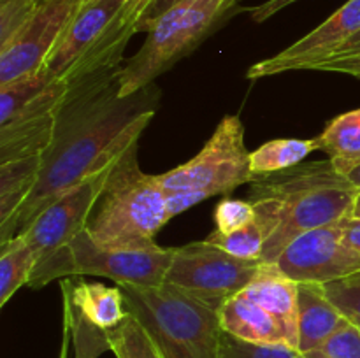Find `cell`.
<instances>
[{
    "mask_svg": "<svg viewBox=\"0 0 360 358\" xmlns=\"http://www.w3.org/2000/svg\"><path fill=\"white\" fill-rule=\"evenodd\" d=\"M56 116L53 142L42 157L41 174L16 216L0 227V244L27 230L56 197L118 160L141 139L155 118V83L122 97V67L69 79Z\"/></svg>",
    "mask_w": 360,
    "mask_h": 358,
    "instance_id": "cell-1",
    "label": "cell"
},
{
    "mask_svg": "<svg viewBox=\"0 0 360 358\" xmlns=\"http://www.w3.org/2000/svg\"><path fill=\"white\" fill-rule=\"evenodd\" d=\"M357 193L329 158L257 175L246 200L266 237L262 262H276L299 235L350 216Z\"/></svg>",
    "mask_w": 360,
    "mask_h": 358,
    "instance_id": "cell-2",
    "label": "cell"
},
{
    "mask_svg": "<svg viewBox=\"0 0 360 358\" xmlns=\"http://www.w3.org/2000/svg\"><path fill=\"white\" fill-rule=\"evenodd\" d=\"M137 151L139 140L116 160L84 228L98 248H157L158 232L172 220L160 179L141 168Z\"/></svg>",
    "mask_w": 360,
    "mask_h": 358,
    "instance_id": "cell-3",
    "label": "cell"
},
{
    "mask_svg": "<svg viewBox=\"0 0 360 358\" xmlns=\"http://www.w3.org/2000/svg\"><path fill=\"white\" fill-rule=\"evenodd\" d=\"M127 311L141 321L162 358H221L224 329L220 304L188 293L174 284H118Z\"/></svg>",
    "mask_w": 360,
    "mask_h": 358,
    "instance_id": "cell-4",
    "label": "cell"
},
{
    "mask_svg": "<svg viewBox=\"0 0 360 358\" xmlns=\"http://www.w3.org/2000/svg\"><path fill=\"white\" fill-rule=\"evenodd\" d=\"M241 118L220 119L202 150L183 165L158 174L171 218L217 195H229L257 178L250 164Z\"/></svg>",
    "mask_w": 360,
    "mask_h": 358,
    "instance_id": "cell-5",
    "label": "cell"
},
{
    "mask_svg": "<svg viewBox=\"0 0 360 358\" xmlns=\"http://www.w3.org/2000/svg\"><path fill=\"white\" fill-rule=\"evenodd\" d=\"M232 9V0H181L151 21L144 44L122 65L120 95L129 97L153 84Z\"/></svg>",
    "mask_w": 360,
    "mask_h": 358,
    "instance_id": "cell-6",
    "label": "cell"
},
{
    "mask_svg": "<svg viewBox=\"0 0 360 358\" xmlns=\"http://www.w3.org/2000/svg\"><path fill=\"white\" fill-rule=\"evenodd\" d=\"M174 248L104 249L98 248L86 232L77 235L62 253L35 267L30 288H42L65 277H108L116 284L160 286L167 279Z\"/></svg>",
    "mask_w": 360,
    "mask_h": 358,
    "instance_id": "cell-7",
    "label": "cell"
},
{
    "mask_svg": "<svg viewBox=\"0 0 360 358\" xmlns=\"http://www.w3.org/2000/svg\"><path fill=\"white\" fill-rule=\"evenodd\" d=\"M260 269V260H241L207 241L174 248L165 283L220 304L245 290Z\"/></svg>",
    "mask_w": 360,
    "mask_h": 358,
    "instance_id": "cell-8",
    "label": "cell"
},
{
    "mask_svg": "<svg viewBox=\"0 0 360 358\" xmlns=\"http://www.w3.org/2000/svg\"><path fill=\"white\" fill-rule=\"evenodd\" d=\"M115 164L116 161H112L111 165L56 197L34 218L27 230L21 232L20 235L35 253V267L62 253L77 235L83 234Z\"/></svg>",
    "mask_w": 360,
    "mask_h": 358,
    "instance_id": "cell-9",
    "label": "cell"
},
{
    "mask_svg": "<svg viewBox=\"0 0 360 358\" xmlns=\"http://www.w3.org/2000/svg\"><path fill=\"white\" fill-rule=\"evenodd\" d=\"M81 0H44L27 23L0 48V84L42 69L76 14Z\"/></svg>",
    "mask_w": 360,
    "mask_h": 358,
    "instance_id": "cell-10",
    "label": "cell"
},
{
    "mask_svg": "<svg viewBox=\"0 0 360 358\" xmlns=\"http://www.w3.org/2000/svg\"><path fill=\"white\" fill-rule=\"evenodd\" d=\"M297 283H330L360 272V253L341 241L340 221L299 235L276 258Z\"/></svg>",
    "mask_w": 360,
    "mask_h": 358,
    "instance_id": "cell-11",
    "label": "cell"
},
{
    "mask_svg": "<svg viewBox=\"0 0 360 358\" xmlns=\"http://www.w3.org/2000/svg\"><path fill=\"white\" fill-rule=\"evenodd\" d=\"M360 30V0H348L322 25L306 34L283 51L253 63L248 79L276 76L292 70H313V67L333 58L348 39Z\"/></svg>",
    "mask_w": 360,
    "mask_h": 358,
    "instance_id": "cell-12",
    "label": "cell"
},
{
    "mask_svg": "<svg viewBox=\"0 0 360 358\" xmlns=\"http://www.w3.org/2000/svg\"><path fill=\"white\" fill-rule=\"evenodd\" d=\"M125 0H81L44 67L56 77H67L101 39Z\"/></svg>",
    "mask_w": 360,
    "mask_h": 358,
    "instance_id": "cell-13",
    "label": "cell"
},
{
    "mask_svg": "<svg viewBox=\"0 0 360 358\" xmlns=\"http://www.w3.org/2000/svg\"><path fill=\"white\" fill-rule=\"evenodd\" d=\"M151 4H153V0H125L122 9L112 18L101 39L84 55V58L74 67L67 79L86 76V74L98 72V70L122 67L123 51H125L132 35L141 32V25H143L146 11L150 9Z\"/></svg>",
    "mask_w": 360,
    "mask_h": 358,
    "instance_id": "cell-14",
    "label": "cell"
},
{
    "mask_svg": "<svg viewBox=\"0 0 360 358\" xmlns=\"http://www.w3.org/2000/svg\"><path fill=\"white\" fill-rule=\"evenodd\" d=\"M243 293L276 318L290 346L297 347L299 283L288 277L276 262H262L252 283Z\"/></svg>",
    "mask_w": 360,
    "mask_h": 358,
    "instance_id": "cell-15",
    "label": "cell"
},
{
    "mask_svg": "<svg viewBox=\"0 0 360 358\" xmlns=\"http://www.w3.org/2000/svg\"><path fill=\"white\" fill-rule=\"evenodd\" d=\"M62 298L69 302L79 318L104 332L116 329L129 316L120 286L65 277L62 279Z\"/></svg>",
    "mask_w": 360,
    "mask_h": 358,
    "instance_id": "cell-16",
    "label": "cell"
},
{
    "mask_svg": "<svg viewBox=\"0 0 360 358\" xmlns=\"http://www.w3.org/2000/svg\"><path fill=\"white\" fill-rule=\"evenodd\" d=\"M350 319L333 304L322 283H299L297 350H315Z\"/></svg>",
    "mask_w": 360,
    "mask_h": 358,
    "instance_id": "cell-17",
    "label": "cell"
},
{
    "mask_svg": "<svg viewBox=\"0 0 360 358\" xmlns=\"http://www.w3.org/2000/svg\"><path fill=\"white\" fill-rule=\"evenodd\" d=\"M218 316L224 332L236 339L255 344H288L276 318L243 291L225 298L218 307Z\"/></svg>",
    "mask_w": 360,
    "mask_h": 358,
    "instance_id": "cell-18",
    "label": "cell"
},
{
    "mask_svg": "<svg viewBox=\"0 0 360 358\" xmlns=\"http://www.w3.org/2000/svg\"><path fill=\"white\" fill-rule=\"evenodd\" d=\"M58 111L0 125V164L42 154L53 142Z\"/></svg>",
    "mask_w": 360,
    "mask_h": 358,
    "instance_id": "cell-19",
    "label": "cell"
},
{
    "mask_svg": "<svg viewBox=\"0 0 360 358\" xmlns=\"http://www.w3.org/2000/svg\"><path fill=\"white\" fill-rule=\"evenodd\" d=\"M42 157H28L0 164V227L18 214L41 174Z\"/></svg>",
    "mask_w": 360,
    "mask_h": 358,
    "instance_id": "cell-20",
    "label": "cell"
},
{
    "mask_svg": "<svg viewBox=\"0 0 360 358\" xmlns=\"http://www.w3.org/2000/svg\"><path fill=\"white\" fill-rule=\"evenodd\" d=\"M334 167L347 175L360 165V109L340 114L316 137Z\"/></svg>",
    "mask_w": 360,
    "mask_h": 358,
    "instance_id": "cell-21",
    "label": "cell"
},
{
    "mask_svg": "<svg viewBox=\"0 0 360 358\" xmlns=\"http://www.w3.org/2000/svg\"><path fill=\"white\" fill-rule=\"evenodd\" d=\"M313 151H320L315 139H274L250 153V164L255 175L287 171L302 164Z\"/></svg>",
    "mask_w": 360,
    "mask_h": 358,
    "instance_id": "cell-22",
    "label": "cell"
},
{
    "mask_svg": "<svg viewBox=\"0 0 360 358\" xmlns=\"http://www.w3.org/2000/svg\"><path fill=\"white\" fill-rule=\"evenodd\" d=\"M35 253L21 235L0 244V307L18 290L30 283L35 270Z\"/></svg>",
    "mask_w": 360,
    "mask_h": 358,
    "instance_id": "cell-23",
    "label": "cell"
},
{
    "mask_svg": "<svg viewBox=\"0 0 360 358\" xmlns=\"http://www.w3.org/2000/svg\"><path fill=\"white\" fill-rule=\"evenodd\" d=\"M108 346L116 358H162L148 330L130 312L116 329L109 330Z\"/></svg>",
    "mask_w": 360,
    "mask_h": 358,
    "instance_id": "cell-24",
    "label": "cell"
},
{
    "mask_svg": "<svg viewBox=\"0 0 360 358\" xmlns=\"http://www.w3.org/2000/svg\"><path fill=\"white\" fill-rule=\"evenodd\" d=\"M55 79L56 76H53L46 67H42V69L18 77L11 83L0 84V125L9 121L20 111L21 105L27 104L34 95L44 90Z\"/></svg>",
    "mask_w": 360,
    "mask_h": 358,
    "instance_id": "cell-25",
    "label": "cell"
},
{
    "mask_svg": "<svg viewBox=\"0 0 360 358\" xmlns=\"http://www.w3.org/2000/svg\"><path fill=\"white\" fill-rule=\"evenodd\" d=\"M204 241L241 260H262L264 244H266L264 232L257 221L239 228V230L229 232V234L214 228Z\"/></svg>",
    "mask_w": 360,
    "mask_h": 358,
    "instance_id": "cell-26",
    "label": "cell"
},
{
    "mask_svg": "<svg viewBox=\"0 0 360 358\" xmlns=\"http://www.w3.org/2000/svg\"><path fill=\"white\" fill-rule=\"evenodd\" d=\"M221 358H306L304 353L290 344L245 343L224 333Z\"/></svg>",
    "mask_w": 360,
    "mask_h": 358,
    "instance_id": "cell-27",
    "label": "cell"
},
{
    "mask_svg": "<svg viewBox=\"0 0 360 358\" xmlns=\"http://www.w3.org/2000/svg\"><path fill=\"white\" fill-rule=\"evenodd\" d=\"M306 358H360V326L348 321L336 333L315 350L304 353Z\"/></svg>",
    "mask_w": 360,
    "mask_h": 358,
    "instance_id": "cell-28",
    "label": "cell"
},
{
    "mask_svg": "<svg viewBox=\"0 0 360 358\" xmlns=\"http://www.w3.org/2000/svg\"><path fill=\"white\" fill-rule=\"evenodd\" d=\"M214 221H217V230L224 232V234L239 230L246 225L255 223V207L252 206L250 200L224 199L214 209Z\"/></svg>",
    "mask_w": 360,
    "mask_h": 358,
    "instance_id": "cell-29",
    "label": "cell"
},
{
    "mask_svg": "<svg viewBox=\"0 0 360 358\" xmlns=\"http://www.w3.org/2000/svg\"><path fill=\"white\" fill-rule=\"evenodd\" d=\"M39 4L34 0H4L0 2V48L11 41L34 14Z\"/></svg>",
    "mask_w": 360,
    "mask_h": 358,
    "instance_id": "cell-30",
    "label": "cell"
},
{
    "mask_svg": "<svg viewBox=\"0 0 360 358\" xmlns=\"http://www.w3.org/2000/svg\"><path fill=\"white\" fill-rule=\"evenodd\" d=\"M327 297L333 304L350 319L360 326V283L348 279L330 281L323 284Z\"/></svg>",
    "mask_w": 360,
    "mask_h": 358,
    "instance_id": "cell-31",
    "label": "cell"
},
{
    "mask_svg": "<svg viewBox=\"0 0 360 358\" xmlns=\"http://www.w3.org/2000/svg\"><path fill=\"white\" fill-rule=\"evenodd\" d=\"M313 70H322V72H336L347 74V76L355 77L360 81V55L350 56H333L326 62L313 67Z\"/></svg>",
    "mask_w": 360,
    "mask_h": 358,
    "instance_id": "cell-32",
    "label": "cell"
},
{
    "mask_svg": "<svg viewBox=\"0 0 360 358\" xmlns=\"http://www.w3.org/2000/svg\"><path fill=\"white\" fill-rule=\"evenodd\" d=\"M299 2V0H266V2L259 4L255 7H250V16L255 23H264L269 18H273L274 14H278L280 11H283L285 7L292 6V4Z\"/></svg>",
    "mask_w": 360,
    "mask_h": 358,
    "instance_id": "cell-33",
    "label": "cell"
},
{
    "mask_svg": "<svg viewBox=\"0 0 360 358\" xmlns=\"http://www.w3.org/2000/svg\"><path fill=\"white\" fill-rule=\"evenodd\" d=\"M341 230V241L348 246V248L355 249L360 253V218L347 216L340 221Z\"/></svg>",
    "mask_w": 360,
    "mask_h": 358,
    "instance_id": "cell-34",
    "label": "cell"
},
{
    "mask_svg": "<svg viewBox=\"0 0 360 358\" xmlns=\"http://www.w3.org/2000/svg\"><path fill=\"white\" fill-rule=\"evenodd\" d=\"M178 2H181V0H153V4L150 6V9L146 11V16H144L143 25H141V32H146L148 25H150L151 21L157 20L158 16H162L165 11H169L172 6H176Z\"/></svg>",
    "mask_w": 360,
    "mask_h": 358,
    "instance_id": "cell-35",
    "label": "cell"
},
{
    "mask_svg": "<svg viewBox=\"0 0 360 358\" xmlns=\"http://www.w3.org/2000/svg\"><path fill=\"white\" fill-rule=\"evenodd\" d=\"M350 55H360V30L352 39H348L343 44V48L336 53L334 56H350Z\"/></svg>",
    "mask_w": 360,
    "mask_h": 358,
    "instance_id": "cell-36",
    "label": "cell"
},
{
    "mask_svg": "<svg viewBox=\"0 0 360 358\" xmlns=\"http://www.w3.org/2000/svg\"><path fill=\"white\" fill-rule=\"evenodd\" d=\"M72 340V330L67 319H63V344H62V358H67V351H69V344Z\"/></svg>",
    "mask_w": 360,
    "mask_h": 358,
    "instance_id": "cell-37",
    "label": "cell"
},
{
    "mask_svg": "<svg viewBox=\"0 0 360 358\" xmlns=\"http://www.w3.org/2000/svg\"><path fill=\"white\" fill-rule=\"evenodd\" d=\"M347 178H348V181H350L352 185H354L355 188L360 192V165H357L355 168H352V171L347 174Z\"/></svg>",
    "mask_w": 360,
    "mask_h": 358,
    "instance_id": "cell-38",
    "label": "cell"
},
{
    "mask_svg": "<svg viewBox=\"0 0 360 358\" xmlns=\"http://www.w3.org/2000/svg\"><path fill=\"white\" fill-rule=\"evenodd\" d=\"M352 216L360 218V192L357 193V197H355L354 207H352Z\"/></svg>",
    "mask_w": 360,
    "mask_h": 358,
    "instance_id": "cell-39",
    "label": "cell"
},
{
    "mask_svg": "<svg viewBox=\"0 0 360 358\" xmlns=\"http://www.w3.org/2000/svg\"><path fill=\"white\" fill-rule=\"evenodd\" d=\"M348 281H354V283H360V272H357V274H354V276H350V277H347Z\"/></svg>",
    "mask_w": 360,
    "mask_h": 358,
    "instance_id": "cell-40",
    "label": "cell"
},
{
    "mask_svg": "<svg viewBox=\"0 0 360 358\" xmlns=\"http://www.w3.org/2000/svg\"><path fill=\"white\" fill-rule=\"evenodd\" d=\"M239 0H232V7H236V4H238Z\"/></svg>",
    "mask_w": 360,
    "mask_h": 358,
    "instance_id": "cell-41",
    "label": "cell"
},
{
    "mask_svg": "<svg viewBox=\"0 0 360 358\" xmlns=\"http://www.w3.org/2000/svg\"><path fill=\"white\" fill-rule=\"evenodd\" d=\"M34 2L35 4H42V2H44V0H34Z\"/></svg>",
    "mask_w": 360,
    "mask_h": 358,
    "instance_id": "cell-42",
    "label": "cell"
},
{
    "mask_svg": "<svg viewBox=\"0 0 360 358\" xmlns=\"http://www.w3.org/2000/svg\"><path fill=\"white\" fill-rule=\"evenodd\" d=\"M0 2H4V0H0Z\"/></svg>",
    "mask_w": 360,
    "mask_h": 358,
    "instance_id": "cell-43",
    "label": "cell"
},
{
    "mask_svg": "<svg viewBox=\"0 0 360 358\" xmlns=\"http://www.w3.org/2000/svg\"><path fill=\"white\" fill-rule=\"evenodd\" d=\"M357 326H359V325H357Z\"/></svg>",
    "mask_w": 360,
    "mask_h": 358,
    "instance_id": "cell-44",
    "label": "cell"
}]
</instances>
